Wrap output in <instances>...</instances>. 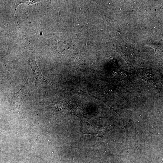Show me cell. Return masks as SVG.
I'll return each instance as SVG.
<instances>
[{"instance_id": "cell-2", "label": "cell", "mask_w": 163, "mask_h": 163, "mask_svg": "<svg viewBox=\"0 0 163 163\" xmlns=\"http://www.w3.org/2000/svg\"><path fill=\"white\" fill-rule=\"evenodd\" d=\"M26 83L24 86L22 88H21L18 92L15 93L11 98V102L12 105L14 108H17L19 106V104L20 102V97L23 91L25 88V86L26 85Z\"/></svg>"}, {"instance_id": "cell-5", "label": "cell", "mask_w": 163, "mask_h": 163, "mask_svg": "<svg viewBox=\"0 0 163 163\" xmlns=\"http://www.w3.org/2000/svg\"><path fill=\"white\" fill-rule=\"evenodd\" d=\"M162 12H163V5L155 11V14H157Z\"/></svg>"}, {"instance_id": "cell-6", "label": "cell", "mask_w": 163, "mask_h": 163, "mask_svg": "<svg viewBox=\"0 0 163 163\" xmlns=\"http://www.w3.org/2000/svg\"><path fill=\"white\" fill-rule=\"evenodd\" d=\"M163 162V160H162V162H161V163H162Z\"/></svg>"}, {"instance_id": "cell-4", "label": "cell", "mask_w": 163, "mask_h": 163, "mask_svg": "<svg viewBox=\"0 0 163 163\" xmlns=\"http://www.w3.org/2000/svg\"><path fill=\"white\" fill-rule=\"evenodd\" d=\"M40 0H22L18 1L17 4L19 5L21 3H24L28 5L36 3L40 1Z\"/></svg>"}, {"instance_id": "cell-3", "label": "cell", "mask_w": 163, "mask_h": 163, "mask_svg": "<svg viewBox=\"0 0 163 163\" xmlns=\"http://www.w3.org/2000/svg\"><path fill=\"white\" fill-rule=\"evenodd\" d=\"M146 45L152 47L156 53H160L163 51V42L152 41Z\"/></svg>"}, {"instance_id": "cell-1", "label": "cell", "mask_w": 163, "mask_h": 163, "mask_svg": "<svg viewBox=\"0 0 163 163\" xmlns=\"http://www.w3.org/2000/svg\"><path fill=\"white\" fill-rule=\"evenodd\" d=\"M24 53L28 58V62L33 72L34 82L36 84L49 83L43 75L37 65L34 52L28 51Z\"/></svg>"}]
</instances>
